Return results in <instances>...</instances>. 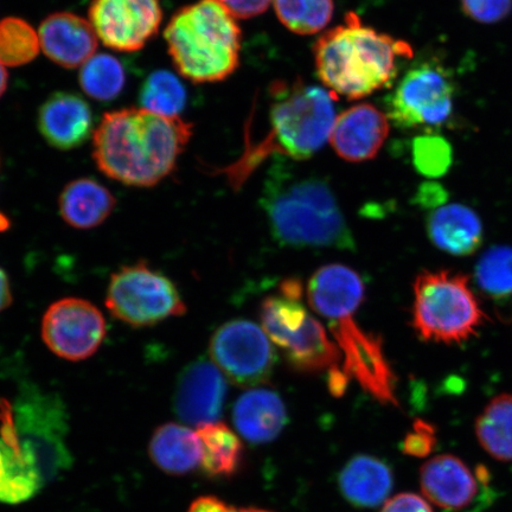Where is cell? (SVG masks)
<instances>
[{"mask_svg":"<svg viewBox=\"0 0 512 512\" xmlns=\"http://www.w3.org/2000/svg\"><path fill=\"white\" fill-rule=\"evenodd\" d=\"M79 81L83 92L91 98L110 101L123 92L126 83L125 69L112 55H94L83 64Z\"/></svg>","mask_w":512,"mask_h":512,"instance_id":"obj_29","label":"cell"},{"mask_svg":"<svg viewBox=\"0 0 512 512\" xmlns=\"http://www.w3.org/2000/svg\"><path fill=\"white\" fill-rule=\"evenodd\" d=\"M6 88H8V73L3 64H0V98L4 95Z\"/></svg>","mask_w":512,"mask_h":512,"instance_id":"obj_41","label":"cell"},{"mask_svg":"<svg viewBox=\"0 0 512 512\" xmlns=\"http://www.w3.org/2000/svg\"><path fill=\"white\" fill-rule=\"evenodd\" d=\"M480 446L499 462H512V395L492 399L476 420Z\"/></svg>","mask_w":512,"mask_h":512,"instance_id":"obj_27","label":"cell"},{"mask_svg":"<svg viewBox=\"0 0 512 512\" xmlns=\"http://www.w3.org/2000/svg\"><path fill=\"white\" fill-rule=\"evenodd\" d=\"M302 281L290 278L283 281L279 292L261 304L262 329L278 347L290 366L300 373L328 376L341 373V351L332 342L325 326L307 310L303 302Z\"/></svg>","mask_w":512,"mask_h":512,"instance_id":"obj_7","label":"cell"},{"mask_svg":"<svg viewBox=\"0 0 512 512\" xmlns=\"http://www.w3.org/2000/svg\"><path fill=\"white\" fill-rule=\"evenodd\" d=\"M160 0H93L89 22L106 47L133 53L157 35L162 23Z\"/></svg>","mask_w":512,"mask_h":512,"instance_id":"obj_14","label":"cell"},{"mask_svg":"<svg viewBox=\"0 0 512 512\" xmlns=\"http://www.w3.org/2000/svg\"><path fill=\"white\" fill-rule=\"evenodd\" d=\"M149 452L152 462L171 476L188 475L202 462V444L197 432L175 422L157 428Z\"/></svg>","mask_w":512,"mask_h":512,"instance_id":"obj_25","label":"cell"},{"mask_svg":"<svg viewBox=\"0 0 512 512\" xmlns=\"http://www.w3.org/2000/svg\"><path fill=\"white\" fill-rule=\"evenodd\" d=\"M476 280L485 293L494 297L512 294V248L492 247L479 259Z\"/></svg>","mask_w":512,"mask_h":512,"instance_id":"obj_32","label":"cell"},{"mask_svg":"<svg viewBox=\"0 0 512 512\" xmlns=\"http://www.w3.org/2000/svg\"><path fill=\"white\" fill-rule=\"evenodd\" d=\"M275 158L260 198L273 238L292 248L355 251L356 242L328 182Z\"/></svg>","mask_w":512,"mask_h":512,"instance_id":"obj_3","label":"cell"},{"mask_svg":"<svg viewBox=\"0 0 512 512\" xmlns=\"http://www.w3.org/2000/svg\"><path fill=\"white\" fill-rule=\"evenodd\" d=\"M117 200L111 191L91 178L76 179L63 189L59 208L64 222L75 229H92L113 213Z\"/></svg>","mask_w":512,"mask_h":512,"instance_id":"obj_24","label":"cell"},{"mask_svg":"<svg viewBox=\"0 0 512 512\" xmlns=\"http://www.w3.org/2000/svg\"><path fill=\"white\" fill-rule=\"evenodd\" d=\"M12 302H14V297H12L8 275H6L3 268H0V312L8 309Z\"/></svg>","mask_w":512,"mask_h":512,"instance_id":"obj_40","label":"cell"},{"mask_svg":"<svg viewBox=\"0 0 512 512\" xmlns=\"http://www.w3.org/2000/svg\"><path fill=\"white\" fill-rule=\"evenodd\" d=\"M192 124L145 108L104 114L93 137V157L107 177L151 188L174 171L192 136Z\"/></svg>","mask_w":512,"mask_h":512,"instance_id":"obj_2","label":"cell"},{"mask_svg":"<svg viewBox=\"0 0 512 512\" xmlns=\"http://www.w3.org/2000/svg\"><path fill=\"white\" fill-rule=\"evenodd\" d=\"M105 337L104 316L85 299H61L51 305L43 317V341L63 360H86L98 351Z\"/></svg>","mask_w":512,"mask_h":512,"instance_id":"obj_13","label":"cell"},{"mask_svg":"<svg viewBox=\"0 0 512 512\" xmlns=\"http://www.w3.org/2000/svg\"><path fill=\"white\" fill-rule=\"evenodd\" d=\"M44 485L35 458L19 444L12 407L6 401L0 402V502H27Z\"/></svg>","mask_w":512,"mask_h":512,"instance_id":"obj_16","label":"cell"},{"mask_svg":"<svg viewBox=\"0 0 512 512\" xmlns=\"http://www.w3.org/2000/svg\"><path fill=\"white\" fill-rule=\"evenodd\" d=\"M12 419L19 444L35 458L44 483L53 482L70 469L69 416L59 395L23 383L12 407Z\"/></svg>","mask_w":512,"mask_h":512,"instance_id":"obj_9","label":"cell"},{"mask_svg":"<svg viewBox=\"0 0 512 512\" xmlns=\"http://www.w3.org/2000/svg\"><path fill=\"white\" fill-rule=\"evenodd\" d=\"M226 396V376L214 362L198 360L179 376L174 395L175 413L188 425L214 424L221 418Z\"/></svg>","mask_w":512,"mask_h":512,"instance_id":"obj_15","label":"cell"},{"mask_svg":"<svg viewBox=\"0 0 512 512\" xmlns=\"http://www.w3.org/2000/svg\"><path fill=\"white\" fill-rule=\"evenodd\" d=\"M235 19H251L264 14L272 0H217Z\"/></svg>","mask_w":512,"mask_h":512,"instance_id":"obj_36","label":"cell"},{"mask_svg":"<svg viewBox=\"0 0 512 512\" xmlns=\"http://www.w3.org/2000/svg\"><path fill=\"white\" fill-rule=\"evenodd\" d=\"M465 15L473 21L492 24L510 14L512 0H462Z\"/></svg>","mask_w":512,"mask_h":512,"instance_id":"obj_35","label":"cell"},{"mask_svg":"<svg viewBox=\"0 0 512 512\" xmlns=\"http://www.w3.org/2000/svg\"><path fill=\"white\" fill-rule=\"evenodd\" d=\"M381 512H433V510L426 499L405 492L388 499Z\"/></svg>","mask_w":512,"mask_h":512,"instance_id":"obj_37","label":"cell"},{"mask_svg":"<svg viewBox=\"0 0 512 512\" xmlns=\"http://www.w3.org/2000/svg\"><path fill=\"white\" fill-rule=\"evenodd\" d=\"M268 99L270 130L266 136L259 143H246L235 163L217 171L235 191L267 158L310 159L330 140L337 117L336 96L329 89L300 79L278 80L268 89Z\"/></svg>","mask_w":512,"mask_h":512,"instance_id":"obj_4","label":"cell"},{"mask_svg":"<svg viewBox=\"0 0 512 512\" xmlns=\"http://www.w3.org/2000/svg\"><path fill=\"white\" fill-rule=\"evenodd\" d=\"M40 50V35L24 19L8 17L0 22V64L4 67L25 66Z\"/></svg>","mask_w":512,"mask_h":512,"instance_id":"obj_30","label":"cell"},{"mask_svg":"<svg viewBox=\"0 0 512 512\" xmlns=\"http://www.w3.org/2000/svg\"><path fill=\"white\" fill-rule=\"evenodd\" d=\"M196 432L202 444L201 466L204 473L216 478L234 476L240 469L243 457L238 434L219 421L198 427Z\"/></svg>","mask_w":512,"mask_h":512,"instance_id":"obj_26","label":"cell"},{"mask_svg":"<svg viewBox=\"0 0 512 512\" xmlns=\"http://www.w3.org/2000/svg\"><path fill=\"white\" fill-rule=\"evenodd\" d=\"M106 306L113 317L133 328L153 326L187 312L176 285L145 261L121 267L112 275Z\"/></svg>","mask_w":512,"mask_h":512,"instance_id":"obj_10","label":"cell"},{"mask_svg":"<svg viewBox=\"0 0 512 512\" xmlns=\"http://www.w3.org/2000/svg\"><path fill=\"white\" fill-rule=\"evenodd\" d=\"M389 131L386 113L373 105L360 104L338 115L330 143L345 162L363 163L377 156Z\"/></svg>","mask_w":512,"mask_h":512,"instance_id":"obj_17","label":"cell"},{"mask_svg":"<svg viewBox=\"0 0 512 512\" xmlns=\"http://www.w3.org/2000/svg\"><path fill=\"white\" fill-rule=\"evenodd\" d=\"M339 488L347 501L357 508H375L387 501L394 478L388 465L371 456H357L343 467Z\"/></svg>","mask_w":512,"mask_h":512,"instance_id":"obj_23","label":"cell"},{"mask_svg":"<svg viewBox=\"0 0 512 512\" xmlns=\"http://www.w3.org/2000/svg\"><path fill=\"white\" fill-rule=\"evenodd\" d=\"M427 233L441 251L454 256H469L483 243V224L471 208L447 204L428 217Z\"/></svg>","mask_w":512,"mask_h":512,"instance_id":"obj_22","label":"cell"},{"mask_svg":"<svg viewBox=\"0 0 512 512\" xmlns=\"http://www.w3.org/2000/svg\"><path fill=\"white\" fill-rule=\"evenodd\" d=\"M413 296L412 326L422 341L462 344L483 324L484 312L465 274L421 272Z\"/></svg>","mask_w":512,"mask_h":512,"instance_id":"obj_8","label":"cell"},{"mask_svg":"<svg viewBox=\"0 0 512 512\" xmlns=\"http://www.w3.org/2000/svg\"><path fill=\"white\" fill-rule=\"evenodd\" d=\"M283 399L270 389H252L242 394L233 408L236 431L249 443L262 445L278 438L287 425Z\"/></svg>","mask_w":512,"mask_h":512,"instance_id":"obj_21","label":"cell"},{"mask_svg":"<svg viewBox=\"0 0 512 512\" xmlns=\"http://www.w3.org/2000/svg\"><path fill=\"white\" fill-rule=\"evenodd\" d=\"M452 76L437 60L413 64L384 98L390 123L401 130L437 128L453 113Z\"/></svg>","mask_w":512,"mask_h":512,"instance_id":"obj_11","label":"cell"},{"mask_svg":"<svg viewBox=\"0 0 512 512\" xmlns=\"http://www.w3.org/2000/svg\"><path fill=\"white\" fill-rule=\"evenodd\" d=\"M189 512H271L258 508H239L233 507L221 501L220 498L204 496L197 498L190 505Z\"/></svg>","mask_w":512,"mask_h":512,"instance_id":"obj_38","label":"cell"},{"mask_svg":"<svg viewBox=\"0 0 512 512\" xmlns=\"http://www.w3.org/2000/svg\"><path fill=\"white\" fill-rule=\"evenodd\" d=\"M446 194L443 188H440L438 184L426 183L422 185L418 201L424 207H435L439 208L440 204L445 201Z\"/></svg>","mask_w":512,"mask_h":512,"instance_id":"obj_39","label":"cell"},{"mask_svg":"<svg viewBox=\"0 0 512 512\" xmlns=\"http://www.w3.org/2000/svg\"><path fill=\"white\" fill-rule=\"evenodd\" d=\"M366 298L361 275L342 264L320 267L307 284L310 307L325 319L341 351L342 370L382 405L399 406L396 377L379 335L363 329L356 313Z\"/></svg>","mask_w":512,"mask_h":512,"instance_id":"obj_1","label":"cell"},{"mask_svg":"<svg viewBox=\"0 0 512 512\" xmlns=\"http://www.w3.org/2000/svg\"><path fill=\"white\" fill-rule=\"evenodd\" d=\"M412 151L416 170L428 178L444 176L452 164V147L437 134L415 138Z\"/></svg>","mask_w":512,"mask_h":512,"instance_id":"obj_33","label":"cell"},{"mask_svg":"<svg viewBox=\"0 0 512 512\" xmlns=\"http://www.w3.org/2000/svg\"><path fill=\"white\" fill-rule=\"evenodd\" d=\"M437 430L424 420H416L411 432L402 443V452L407 456L425 458L430 456L437 446Z\"/></svg>","mask_w":512,"mask_h":512,"instance_id":"obj_34","label":"cell"},{"mask_svg":"<svg viewBox=\"0 0 512 512\" xmlns=\"http://www.w3.org/2000/svg\"><path fill=\"white\" fill-rule=\"evenodd\" d=\"M483 483L469 465L452 454H441L428 460L420 470V486L424 496L447 511L471 507Z\"/></svg>","mask_w":512,"mask_h":512,"instance_id":"obj_18","label":"cell"},{"mask_svg":"<svg viewBox=\"0 0 512 512\" xmlns=\"http://www.w3.org/2000/svg\"><path fill=\"white\" fill-rule=\"evenodd\" d=\"M319 79L326 89L350 100L366 98L390 85L413 50L405 41L367 27L354 12L325 32L313 48Z\"/></svg>","mask_w":512,"mask_h":512,"instance_id":"obj_5","label":"cell"},{"mask_svg":"<svg viewBox=\"0 0 512 512\" xmlns=\"http://www.w3.org/2000/svg\"><path fill=\"white\" fill-rule=\"evenodd\" d=\"M140 104L147 111L178 117L187 104V91L177 76L168 70H157L144 82Z\"/></svg>","mask_w":512,"mask_h":512,"instance_id":"obj_31","label":"cell"},{"mask_svg":"<svg viewBox=\"0 0 512 512\" xmlns=\"http://www.w3.org/2000/svg\"><path fill=\"white\" fill-rule=\"evenodd\" d=\"M211 360L236 386L254 387L270 379L275 352L262 326L236 319L220 326L210 339Z\"/></svg>","mask_w":512,"mask_h":512,"instance_id":"obj_12","label":"cell"},{"mask_svg":"<svg viewBox=\"0 0 512 512\" xmlns=\"http://www.w3.org/2000/svg\"><path fill=\"white\" fill-rule=\"evenodd\" d=\"M41 49L60 67L75 69L91 60L99 37L91 22L70 12H56L40 27Z\"/></svg>","mask_w":512,"mask_h":512,"instance_id":"obj_19","label":"cell"},{"mask_svg":"<svg viewBox=\"0 0 512 512\" xmlns=\"http://www.w3.org/2000/svg\"><path fill=\"white\" fill-rule=\"evenodd\" d=\"M279 21L298 35H315L334 16V0H274Z\"/></svg>","mask_w":512,"mask_h":512,"instance_id":"obj_28","label":"cell"},{"mask_svg":"<svg viewBox=\"0 0 512 512\" xmlns=\"http://www.w3.org/2000/svg\"><path fill=\"white\" fill-rule=\"evenodd\" d=\"M92 127L91 107L73 93L51 95L38 112V128L47 143L57 150L69 151L86 143Z\"/></svg>","mask_w":512,"mask_h":512,"instance_id":"obj_20","label":"cell"},{"mask_svg":"<svg viewBox=\"0 0 512 512\" xmlns=\"http://www.w3.org/2000/svg\"><path fill=\"white\" fill-rule=\"evenodd\" d=\"M164 37L178 73L192 82H219L239 67L241 30L217 0L177 11Z\"/></svg>","mask_w":512,"mask_h":512,"instance_id":"obj_6","label":"cell"}]
</instances>
